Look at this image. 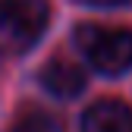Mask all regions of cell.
<instances>
[{
	"mask_svg": "<svg viewBox=\"0 0 132 132\" xmlns=\"http://www.w3.org/2000/svg\"><path fill=\"white\" fill-rule=\"evenodd\" d=\"M13 132H66V126L47 110H28L25 117H19Z\"/></svg>",
	"mask_w": 132,
	"mask_h": 132,
	"instance_id": "5b68a950",
	"label": "cell"
},
{
	"mask_svg": "<svg viewBox=\"0 0 132 132\" xmlns=\"http://www.w3.org/2000/svg\"><path fill=\"white\" fill-rule=\"evenodd\" d=\"M76 44L85 54V60L104 76H120L132 66V28L79 25Z\"/></svg>",
	"mask_w": 132,
	"mask_h": 132,
	"instance_id": "7a4b0ae2",
	"label": "cell"
},
{
	"mask_svg": "<svg viewBox=\"0 0 132 132\" xmlns=\"http://www.w3.org/2000/svg\"><path fill=\"white\" fill-rule=\"evenodd\" d=\"M79 3H85V6H120L126 0H79Z\"/></svg>",
	"mask_w": 132,
	"mask_h": 132,
	"instance_id": "8992f818",
	"label": "cell"
},
{
	"mask_svg": "<svg viewBox=\"0 0 132 132\" xmlns=\"http://www.w3.org/2000/svg\"><path fill=\"white\" fill-rule=\"evenodd\" d=\"M47 22H51L47 0H0V54H25L44 35Z\"/></svg>",
	"mask_w": 132,
	"mask_h": 132,
	"instance_id": "6da1fadb",
	"label": "cell"
},
{
	"mask_svg": "<svg viewBox=\"0 0 132 132\" xmlns=\"http://www.w3.org/2000/svg\"><path fill=\"white\" fill-rule=\"evenodd\" d=\"M82 132H132V107L113 97L94 101L82 117Z\"/></svg>",
	"mask_w": 132,
	"mask_h": 132,
	"instance_id": "3957f363",
	"label": "cell"
},
{
	"mask_svg": "<svg viewBox=\"0 0 132 132\" xmlns=\"http://www.w3.org/2000/svg\"><path fill=\"white\" fill-rule=\"evenodd\" d=\"M41 85L54 97H76V94H82V88H85V69L76 66V63H69V60L54 57L44 66V72H41Z\"/></svg>",
	"mask_w": 132,
	"mask_h": 132,
	"instance_id": "277c9868",
	"label": "cell"
}]
</instances>
